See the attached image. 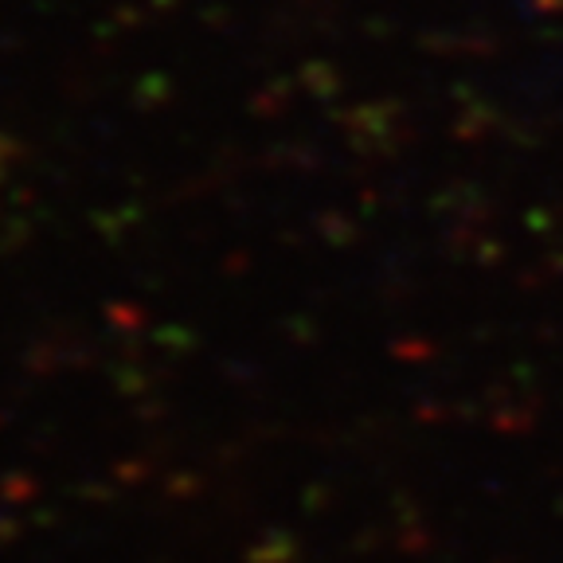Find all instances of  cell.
<instances>
[]
</instances>
